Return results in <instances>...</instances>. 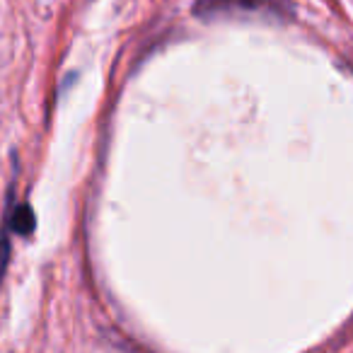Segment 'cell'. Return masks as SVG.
I'll use <instances>...</instances> for the list:
<instances>
[{
	"mask_svg": "<svg viewBox=\"0 0 353 353\" xmlns=\"http://www.w3.org/2000/svg\"><path fill=\"white\" fill-rule=\"evenodd\" d=\"M6 264H8V237L3 232L0 235V276L6 274Z\"/></svg>",
	"mask_w": 353,
	"mask_h": 353,
	"instance_id": "3957f363",
	"label": "cell"
},
{
	"mask_svg": "<svg viewBox=\"0 0 353 353\" xmlns=\"http://www.w3.org/2000/svg\"><path fill=\"white\" fill-rule=\"evenodd\" d=\"M32 225H34V218H32V211L27 206L17 208V221H15V228L17 232H30Z\"/></svg>",
	"mask_w": 353,
	"mask_h": 353,
	"instance_id": "7a4b0ae2",
	"label": "cell"
},
{
	"mask_svg": "<svg viewBox=\"0 0 353 353\" xmlns=\"http://www.w3.org/2000/svg\"><path fill=\"white\" fill-rule=\"evenodd\" d=\"M194 12L203 17L225 12H254V15H290L288 0H199Z\"/></svg>",
	"mask_w": 353,
	"mask_h": 353,
	"instance_id": "6da1fadb",
	"label": "cell"
}]
</instances>
